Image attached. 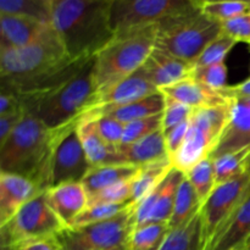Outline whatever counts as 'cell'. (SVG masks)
<instances>
[{
  "instance_id": "6da1fadb",
  "label": "cell",
  "mask_w": 250,
  "mask_h": 250,
  "mask_svg": "<svg viewBox=\"0 0 250 250\" xmlns=\"http://www.w3.org/2000/svg\"><path fill=\"white\" fill-rule=\"evenodd\" d=\"M78 120L50 128L33 114H28L0 144V171L24 176L36 182L42 190H46L54 151Z\"/></svg>"
},
{
  "instance_id": "7a4b0ae2",
  "label": "cell",
  "mask_w": 250,
  "mask_h": 250,
  "mask_svg": "<svg viewBox=\"0 0 250 250\" xmlns=\"http://www.w3.org/2000/svg\"><path fill=\"white\" fill-rule=\"evenodd\" d=\"M112 0H59L50 23L72 59L94 58L115 36Z\"/></svg>"
},
{
  "instance_id": "3957f363",
  "label": "cell",
  "mask_w": 250,
  "mask_h": 250,
  "mask_svg": "<svg viewBox=\"0 0 250 250\" xmlns=\"http://www.w3.org/2000/svg\"><path fill=\"white\" fill-rule=\"evenodd\" d=\"M158 26L137 27L117 32L93 60L95 97L138 71L156 44Z\"/></svg>"
},
{
  "instance_id": "277c9868",
  "label": "cell",
  "mask_w": 250,
  "mask_h": 250,
  "mask_svg": "<svg viewBox=\"0 0 250 250\" xmlns=\"http://www.w3.org/2000/svg\"><path fill=\"white\" fill-rule=\"evenodd\" d=\"M156 26V48L193 66L208 44L222 33L221 23L208 16L195 2L172 12Z\"/></svg>"
},
{
  "instance_id": "5b68a950",
  "label": "cell",
  "mask_w": 250,
  "mask_h": 250,
  "mask_svg": "<svg viewBox=\"0 0 250 250\" xmlns=\"http://www.w3.org/2000/svg\"><path fill=\"white\" fill-rule=\"evenodd\" d=\"M93 60L94 58L59 89L42 100L32 114L50 128L77 121L92 106L95 98Z\"/></svg>"
},
{
  "instance_id": "8992f818",
  "label": "cell",
  "mask_w": 250,
  "mask_h": 250,
  "mask_svg": "<svg viewBox=\"0 0 250 250\" xmlns=\"http://www.w3.org/2000/svg\"><path fill=\"white\" fill-rule=\"evenodd\" d=\"M231 104L232 100L224 105L193 110L185 142L171 158L176 168L187 173L203 159L212 155L231 119Z\"/></svg>"
},
{
  "instance_id": "52a82bcc",
  "label": "cell",
  "mask_w": 250,
  "mask_h": 250,
  "mask_svg": "<svg viewBox=\"0 0 250 250\" xmlns=\"http://www.w3.org/2000/svg\"><path fill=\"white\" fill-rule=\"evenodd\" d=\"M63 229L65 225L49 207L45 193L42 192L0 226L1 249L20 250L31 243L56 237Z\"/></svg>"
},
{
  "instance_id": "ba28073f",
  "label": "cell",
  "mask_w": 250,
  "mask_h": 250,
  "mask_svg": "<svg viewBox=\"0 0 250 250\" xmlns=\"http://www.w3.org/2000/svg\"><path fill=\"white\" fill-rule=\"evenodd\" d=\"M70 58L53 26L33 43L22 48L0 49L1 80H16L42 73Z\"/></svg>"
},
{
  "instance_id": "9c48e42d",
  "label": "cell",
  "mask_w": 250,
  "mask_h": 250,
  "mask_svg": "<svg viewBox=\"0 0 250 250\" xmlns=\"http://www.w3.org/2000/svg\"><path fill=\"white\" fill-rule=\"evenodd\" d=\"M250 195V171L215 187L199 212L200 250L210 246Z\"/></svg>"
},
{
  "instance_id": "30bf717a",
  "label": "cell",
  "mask_w": 250,
  "mask_h": 250,
  "mask_svg": "<svg viewBox=\"0 0 250 250\" xmlns=\"http://www.w3.org/2000/svg\"><path fill=\"white\" fill-rule=\"evenodd\" d=\"M133 229V209H129L106 221L66 227L56 238L63 250H111L128 246Z\"/></svg>"
},
{
  "instance_id": "8fae6325",
  "label": "cell",
  "mask_w": 250,
  "mask_h": 250,
  "mask_svg": "<svg viewBox=\"0 0 250 250\" xmlns=\"http://www.w3.org/2000/svg\"><path fill=\"white\" fill-rule=\"evenodd\" d=\"M192 0H112L111 24L115 33L155 24Z\"/></svg>"
},
{
  "instance_id": "7c38bea8",
  "label": "cell",
  "mask_w": 250,
  "mask_h": 250,
  "mask_svg": "<svg viewBox=\"0 0 250 250\" xmlns=\"http://www.w3.org/2000/svg\"><path fill=\"white\" fill-rule=\"evenodd\" d=\"M185 172L172 166L166 177L133 208L134 229L148 224H168Z\"/></svg>"
},
{
  "instance_id": "4fadbf2b",
  "label": "cell",
  "mask_w": 250,
  "mask_h": 250,
  "mask_svg": "<svg viewBox=\"0 0 250 250\" xmlns=\"http://www.w3.org/2000/svg\"><path fill=\"white\" fill-rule=\"evenodd\" d=\"M75 127L59 142L50 166L49 188L67 182H82L90 170L89 160Z\"/></svg>"
},
{
  "instance_id": "5bb4252c",
  "label": "cell",
  "mask_w": 250,
  "mask_h": 250,
  "mask_svg": "<svg viewBox=\"0 0 250 250\" xmlns=\"http://www.w3.org/2000/svg\"><path fill=\"white\" fill-rule=\"evenodd\" d=\"M42 192L44 190L29 178L0 171V226L11 220L22 207Z\"/></svg>"
},
{
  "instance_id": "9a60e30c",
  "label": "cell",
  "mask_w": 250,
  "mask_h": 250,
  "mask_svg": "<svg viewBox=\"0 0 250 250\" xmlns=\"http://www.w3.org/2000/svg\"><path fill=\"white\" fill-rule=\"evenodd\" d=\"M156 92H159V89L149 80L146 73L144 72L143 67H141L133 75L120 81L119 83H116L114 87L107 89L106 92L97 95L93 100L92 106L88 110L129 104V103H133Z\"/></svg>"
},
{
  "instance_id": "2e32d148",
  "label": "cell",
  "mask_w": 250,
  "mask_h": 250,
  "mask_svg": "<svg viewBox=\"0 0 250 250\" xmlns=\"http://www.w3.org/2000/svg\"><path fill=\"white\" fill-rule=\"evenodd\" d=\"M46 202L65 227H72L78 215L88 207V194L82 182H67L44 190Z\"/></svg>"
},
{
  "instance_id": "e0dca14e",
  "label": "cell",
  "mask_w": 250,
  "mask_h": 250,
  "mask_svg": "<svg viewBox=\"0 0 250 250\" xmlns=\"http://www.w3.org/2000/svg\"><path fill=\"white\" fill-rule=\"evenodd\" d=\"M142 67L159 90L190 77L194 68L192 63L176 58L156 46Z\"/></svg>"
},
{
  "instance_id": "ac0fdd59",
  "label": "cell",
  "mask_w": 250,
  "mask_h": 250,
  "mask_svg": "<svg viewBox=\"0 0 250 250\" xmlns=\"http://www.w3.org/2000/svg\"><path fill=\"white\" fill-rule=\"evenodd\" d=\"M250 146V98L232 99L231 119L210 158Z\"/></svg>"
},
{
  "instance_id": "d6986e66",
  "label": "cell",
  "mask_w": 250,
  "mask_h": 250,
  "mask_svg": "<svg viewBox=\"0 0 250 250\" xmlns=\"http://www.w3.org/2000/svg\"><path fill=\"white\" fill-rule=\"evenodd\" d=\"M50 23L28 16L0 14V49L22 48L36 42Z\"/></svg>"
},
{
  "instance_id": "ffe728a7",
  "label": "cell",
  "mask_w": 250,
  "mask_h": 250,
  "mask_svg": "<svg viewBox=\"0 0 250 250\" xmlns=\"http://www.w3.org/2000/svg\"><path fill=\"white\" fill-rule=\"evenodd\" d=\"M165 158L170 156L166 150L163 128L134 143L115 148V164L143 166Z\"/></svg>"
},
{
  "instance_id": "44dd1931",
  "label": "cell",
  "mask_w": 250,
  "mask_h": 250,
  "mask_svg": "<svg viewBox=\"0 0 250 250\" xmlns=\"http://www.w3.org/2000/svg\"><path fill=\"white\" fill-rule=\"evenodd\" d=\"M161 92L172 99L178 100L189 107L200 109V107H211L217 105H224L231 100L227 99L222 92H216L205 87L200 82L190 76L176 84L161 89Z\"/></svg>"
},
{
  "instance_id": "7402d4cb",
  "label": "cell",
  "mask_w": 250,
  "mask_h": 250,
  "mask_svg": "<svg viewBox=\"0 0 250 250\" xmlns=\"http://www.w3.org/2000/svg\"><path fill=\"white\" fill-rule=\"evenodd\" d=\"M76 131L90 165L98 166L104 164H115V148L107 146L102 138L94 116L84 112L78 120Z\"/></svg>"
},
{
  "instance_id": "603a6c76",
  "label": "cell",
  "mask_w": 250,
  "mask_h": 250,
  "mask_svg": "<svg viewBox=\"0 0 250 250\" xmlns=\"http://www.w3.org/2000/svg\"><path fill=\"white\" fill-rule=\"evenodd\" d=\"M250 244V195L205 250H243Z\"/></svg>"
},
{
  "instance_id": "cb8c5ba5",
  "label": "cell",
  "mask_w": 250,
  "mask_h": 250,
  "mask_svg": "<svg viewBox=\"0 0 250 250\" xmlns=\"http://www.w3.org/2000/svg\"><path fill=\"white\" fill-rule=\"evenodd\" d=\"M165 109V95L161 90L148 95L146 98L136 100L129 104L120 105L114 107H102V109H90L85 112L93 115H107L125 125L134 120L143 119V117L153 116V115L163 114Z\"/></svg>"
},
{
  "instance_id": "d4e9b609",
  "label": "cell",
  "mask_w": 250,
  "mask_h": 250,
  "mask_svg": "<svg viewBox=\"0 0 250 250\" xmlns=\"http://www.w3.org/2000/svg\"><path fill=\"white\" fill-rule=\"evenodd\" d=\"M139 166L129 164H104V165L92 166L82 185L87 192L88 197L114 186L122 181L132 180L137 176Z\"/></svg>"
},
{
  "instance_id": "484cf974",
  "label": "cell",
  "mask_w": 250,
  "mask_h": 250,
  "mask_svg": "<svg viewBox=\"0 0 250 250\" xmlns=\"http://www.w3.org/2000/svg\"><path fill=\"white\" fill-rule=\"evenodd\" d=\"M172 166L171 158L161 159V160L139 166V171L133 178V186H132V207H136L146 194H149L166 177Z\"/></svg>"
},
{
  "instance_id": "4316f807",
  "label": "cell",
  "mask_w": 250,
  "mask_h": 250,
  "mask_svg": "<svg viewBox=\"0 0 250 250\" xmlns=\"http://www.w3.org/2000/svg\"><path fill=\"white\" fill-rule=\"evenodd\" d=\"M203 203L195 193L194 188L188 181L187 176H185L178 187L177 195H176L175 207H173L172 215L168 221L170 229H178L183 225L189 224L192 220L199 215Z\"/></svg>"
},
{
  "instance_id": "83f0119b",
  "label": "cell",
  "mask_w": 250,
  "mask_h": 250,
  "mask_svg": "<svg viewBox=\"0 0 250 250\" xmlns=\"http://www.w3.org/2000/svg\"><path fill=\"white\" fill-rule=\"evenodd\" d=\"M250 158V146L241 149V150L229 151L221 154L212 159L215 173V183L216 186L224 185L234 180L238 176L249 171L248 161Z\"/></svg>"
},
{
  "instance_id": "f1b7e54d",
  "label": "cell",
  "mask_w": 250,
  "mask_h": 250,
  "mask_svg": "<svg viewBox=\"0 0 250 250\" xmlns=\"http://www.w3.org/2000/svg\"><path fill=\"white\" fill-rule=\"evenodd\" d=\"M168 232V224H148L136 227L129 237L128 250H160Z\"/></svg>"
},
{
  "instance_id": "f546056e",
  "label": "cell",
  "mask_w": 250,
  "mask_h": 250,
  "mask_svg": "<svg viewBox=\"0 0 250 250\" xmlns=\"http://www.w3.org/2000/svg\"><path fill=\"white\" fill-rule=\"evenodd\" d=\"M160 250H200L199 215L189 224L170 229Z\"/></svg>"
},
{
  "instance_id": "4dcf8cb0",
  "label": "cell",
  "mask_w": 250,
  "mask_h": 250,
  "mask_svg": "<svg viewBox=\"0 0 250 250\" xmlns=\"http://www.w3.org/2000/svg\"><path fill=\"white\" fill-rule=\"evenodd\" d=\"M188 181L194 188L195 193L199 197L200 202L204 204L205 200L209 198L212 190L216 187L215 183V173H214V165H212V159L205 158L202 161L193 166L187 173Z\"/></svg>"
},
{
  "instance_id": "1f68e13d",
  "label": "cell",
  "mask_w": 250,
  "mask_h": 250,
  "mask_svg": "<svg viewBox=\"0 0 250 250\" xmlns=\"http://www.w3.org/2000/svg\"><path fill=\"white\" fill-rule=\"evenodd\" d=\"M0 14L28 16L50 23V10L41 0H0Z\"/></svg>"
},
{
  "instance_id": "d6a6232c",
  "label": "cell",
  "mask_w": 250,
  "mask_h": 250,
  "mask_svg": "<svg viewBox=\"0 0 250 250\" xmlns=\"http://www.w3.org/2000/svg\"><path fill=\"white\" fill-rule=\"evenodd\" d=\"M129 209H133L131 204L125 203V204H95L88 205L76 219L72 227L84 226V225L95 224V222L106 221V220L114 219L119 216L122 212L127 211Z\"/></svg>"
},
{
  "instance_id": "836d02e7",
  "label": "cell",
  "mask_w": 250,
  "mask_h": 250,
  "mask_svg": "<svg viewBox=\"0 0 250 250\" xmlns=\"http://www.w3.org/2000/svg\"><path fill=\"white\" fill-rule=\"evenodd\" d=\"M236 44L237 42L233 38L222 32L217 38H215L211 43L208 44L207 48L203 50L199 58L197 59L193 67H203V66L222 62Z\"/></svg>"
},
{
  "instance_id": "e575fe53",
  "label": "cell",
  "mask_w": 250,
  "mask_h": 250,
  "mask_svg": "<svg viewBox=\"0 0 250 250\" xmlns=\"http://www.w3.org/2000/svg\"><path fill=\"white\" fill-rule=\"evenodd\" d=\"M192 76L194 80L204 84L216 92H224L227 84V65L225 61L212 65L203 66V67H194L192 71Z\"/></svg>"
},
{
  "instance_id": "d590c367",
  "label": "cell",
  "mask_w": 250,
  "mask_h": 250,
  "mask_svg": "<svg viewBox=\"0 0 250 250\" xmlns=\"http://www.w3.org/2000/svg\"><path fill=\"white\" fill-rule=\"evenodd\" d=\"M161 128H163V114L134 120L125 125L124 138H122L121 144L126 146V144L134 143Z\"/></svg>"
},
{
  "instance_id": "8d00e7d4",
  "label": "cell",
  "mask_w": 250,
  "mask_h": 250,
  "mask_svg": "<svg viewBox=\"0 0 250 250\" xmlns=\"http://www.w3.org/2000/svg\"><path fill=\"white\" fill-rule=\"evenodd\" d=\"M132 186H133V178L110 186V187L88 197V205L125 204V203L131 204Z\"/></svg>"
},
{
  "instance_id": "74e56055",
  "label": "cell",
  "mask_w": 250,
  "mask_h": 250,
  "mask_svg": "<svg viewBox=\"0 0 250 250\" xmlns=\"http://www.w3.org/2000/svg\"><path fill=\"white\" fill-rule=\"evenodd\" d=\"M249 1H243V0H226V1L204 4L200 7L208 16L222 23L249 12Z\"/></svg>"
},
{
  "instance_id": "f35d334b",
  "label": "cell",
  "mask_w": 250,
  "mask_h": 250,
  "mask_svg": "<svg viewBox=\"0 0 250 250\" xmlns=\"http://www.w3.org/2000/svg\"><path fill=\"white\" fill-rule=\"evenodd\" d=\"M87 114H89V112H87ZM90 115L95 117L98 131H99L100 136L104 139L105 143L111 148L121 146L125 132L124 122L119 121L111 116H107V115Z\"/></svg>"
},
{
  "instance_id": "ab89813d",
  "label": "cell",
  "mask_w": 250,
  "mask_h": 250,
  "mask_svg": "<svg viewBox=\"0 0 250 250\" xmlns=\"http://www.w3.org/2000/svg\"><path fill=\"white\" fill-rule=\"evenodd\" d=\"M165 95V94H164ZM193 109L178 100L165 95V109L163 112V131H168L190 119Z\"/></svg>"
},
{
  "instance_id": "60d3db41",
  "label": "cell",
  "mask_w": 250,
  "mask_h": 250,
  "mask_svg": "<svg viewBox=\"0 0 250 250\" xmlns=\"http://www.w3.org/2000/svg\"><path fill=\"white\" fill-rule=\"evenodd\" d=\"M222 32L234 41L250 44V12L221 23Z\"/></svg>"
},
{
  "instance_id": "b9f144b4",
  "label": "cell",
  "mask_w": 250,
  "mask_h": 250,
  "mask_svg": "<svg viewBox=\"0 0 250 250\" xmlns=\"http://www.w3.org/2000/svg\"><path fill=\"white\" fill-rule=\"evenodd\" d=\"M189 129V120L183 124L178 125V126L173 127V128L168 129V131L164 132V137H165V144L166 150L170 158H172L180 148L182 146L183 142H185L186 136Z\"/></svg>"
},
{
  "instance_id": "7bdbcfd3",
  "label": "cell",
  "mask_w": 250,
  "mask_h": 250,
  "mask_svg": "<svg viewBox=\"0 0 250 250\" xmlns=\"http://www.w3.org/2000/svg\"><path fill=\"white\" fill-rule=\"evenodd\" d=\"M27 115V112L20 111L0 116V144L15 131V128L23 121Z\"/></svg>"
},
{
  "instance_id": "ee69618b",
  "label": "cell",
  "mask_w": 250,
  "mask_h": 250,
  "mask_svg": "<svg viewBox=\"0 0 250 250\" xmlns=\"http://www.w3.org/2000/svg\"><path fill=\"white\" fill-rule=\"evenodd\" d=\"M222 94L227 99H241V98H250V78L244 81L241 84L229 85L226 89L222 92Z\"/></svg>"
},
{
  "instance_id": "f6af8a7d",
  "label": "cell",
  "mask_w": 250,
  "mask_h": 250,
  "mask_svg": "<svg viewBox=\"0 0 250 250\" xmlns=\"http://www.w3.org/2000/svg\"><path fill=\"white\" fill-rule=\"evenodd\" d=\"M20 250H63V248L60 244V242L58 241V238L53 237V238L31 243Z\"/></svg>"
},
{
  "instance_id": "bcb514c9",
  "label": "cell",
  "mask_w": 250,
  "mask_h": 250,
  "mask_svg": "<svg viewBox=\"0 0 250 250\" xmlns=\"http://www.w3.org/2000/svg\"><path fill=\"white\" fill-rule=\"evenodd\" d=\"M192 1H194L195 4H198L199 6H202V5H204V4H210V2H217V1H226V0H192ZM243 1L250 2V0H243Z\"/></svg>"
},
{
  "instance_id": "7dc6e473",
  "label": "cell",
  "mask_w": 250,
  "mask_h": 250,
  "mask_svg": "<svg viewBox=\"0 0 250 250\" xmlns=\"http://www.w3.org/2000/svg\"><path fill=\"white\" fill-rule=\"evenodd\" d=\"M41 1L43 2V4L45 5L49 10H51V7H53L54 5H55V2H58L59 0H41Z\"/></svg>"
},
{
  "instance_id": "c3c4849f",
  "label": "cell",
  "mask_w": 250,
  "mask_h": 250,
  "mask_svg": "<svg viewBox=\"0 0 250 250\" xmlns=\"http://www.w3.org/2000/svg\"><path fill=\"white\" fill-rule=\"evenodd\" d=\"M111 250H128V246H127V247H120V248H115V249H111Z\"/></svg>"
},
{
  "instance_id": "681fc988",
  "label": "cell",
  "mask_w": 250,
  "mask_h": 250,
  "mask_svg": "<svg viewBox=\"0 0 250 250\" xmlns=\"http://www.w3.org/2000/svg\"><path fill=\"white\" fill-rule=\"evenodd\" d=\"M243 250H250V244H249V246H248V247H247V248H244Z\"/></svg>"
},
{
  "instance_id": "f907efd6",
  "label": "cell",
  "mask_w": 250,
  "mask_h": 250,
  "mask_svg": "<svg viewBox=\"0 0 250 250\" xmlns=\"http://www.w3.org/2000/svg\"><path fill=\"white\" fill-rule=\"evenodd\" d=\"M248 168H249V171H250V158H249V161H248Z\"/></svg>"
},
{
  "instance_id": "816d5d0a",
  "label": "cell",
  "mask_w": 250,
  "mask_h": 250,
  "mask_svg": "<svg viewBox=\"0 0 250 250\" xmlns=\"http://www.w3.org/2000/svg\"><path fill=\"white\" fill-rule=\"evenodd\" d=\"M249 12H250V4H249Z\"/></svg>"
}]
</instances>
